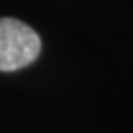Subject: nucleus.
<instances>
[{"label": "nucleus", "instance_id": "obj_1", "mask_svg": "<svg viewBox=\"0 0 133 133\" xmlns=\"http://www.w3.org/2000/svg\"><path fill=\"white\" fill-rule=\"evenodd\" d=\"M40 49V36L31 26L12 17L0 19V71H16L31 64Z\"/></svg>", "mask_w": 133, "mask_h": 133}]
</instances>
